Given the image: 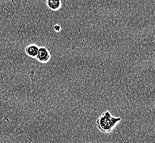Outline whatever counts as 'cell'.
Here are the masks:
<instances>
[{"label":"cell","mask_w":155,"mask_h":143,"mask_svg":"<svg viewBox=\"0 0 155 143\" xmlns=\"http://www.w3.org/2000/svg\"><path fill=\"white\" fill-rule=\"evenodd\" d=\"M121 120L120 117H115L109 111H106L97 120V127L103 133H108L113 131Z\"/></svg>","instance_id":"6da1fadb"},{"label":"cell","mask_w":155,"mask_h":143,"mask_svg":"<svg viewBox=\"0 0 155 143\" xmlns=\"http://www.w3.org/2000/svg\"><path fill=\"white\" fill-rule=\"evenodd\" d=\"M38 61L41 63H47L51 59V53L46 47H41L39 48L37 55L35 58Z\"/></svg>","instance_id":"7a4b0ae2"},{"label":"cell","mask_w":155,"mask_h":143,"mask_svg":"<svg viewBox=\"0 0 155 143\" xmlns=\"http://www.w3.org/2000/svg\"><path fill=\"white\" fill-rule=\"evenodd\" d=\"M39 47L36 44H30L25 47V52L28 56L35 59L39 50Z\"/></svg>","instance_id":"3957f363"},{"label":"cell","mask_w":155,"mask_h":143,"mask_svg":"<svg viewBox=\"0 0 155 143\" xmlns=\"http://www.w3.org/2000/svg\"><path fill=\"white\" fill-rule=\"evenodd\" d=\"M60 0H48V5L53 9H57L59 8L60 5Z\"/></svg>","instance_id":"277c9868"},{"label":"cell","mask_w":155,"mask_h":143,"mask_svg":"<svg viewBox=\"0 0 155 143\" xmlns=\"http://www.w3.org/2000/svg\"><path fill=\"white\" fill-rule=\"evenodd\" d=\"M53 29H54V30L56 32V33H60L62 30L61 26L59 25V24H56V25H54V27H53Z\"/></svg>","instance_id":"5b68a950"}]
</instances>
